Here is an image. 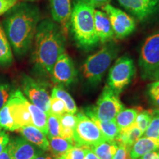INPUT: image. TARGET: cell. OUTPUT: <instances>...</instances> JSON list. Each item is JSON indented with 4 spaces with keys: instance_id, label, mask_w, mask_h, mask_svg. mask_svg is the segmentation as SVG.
Wrapping results in <instances>:
<instances>
[{
    "instance_id": "cell-1",
    "label": "cell",
    "mask_w": 159,
    "mask_h": 159,
    "mask_svg": "<svg viewBox=\"0 0 159 159\" xmlns=\"http://www.w3.org/2000/svg\"><path fill=\"white\" fill-rule=\"evenodd\" d=\"M2 26L13 52L17 56H24L33 43L41 12L35 4L19 2L5 13Z\"/></svg>"
},
{
    "instance_id": "cell-2",
    "label": "cell",
    "mask_w": 159,
    "mask_h": 159,
    "mask_svg": "<svg viewBox=\"0 0 159 159\" xmlns=\"http://www.w3.org/2000/svg\"><path fill=\"white\" fill-rule=\"evenodd\" d=\"M66 40V35L53 20L46 19L40 21L32 54L35 72L41 76H51L55 62L65 52Z\"/></svg>"
},
{
    "instance_id": "cell-3",
    "label": "cell",
    "mask_w": 159,
    "mask_h": 159,
    "mask_svg": "<svg viewBox=\"0 0 159 159\" xmlns=\"http://www.w3.org/2000/svg\"><path fill=\"white\" fill-rule=\"evenodd\" d=\"M94 7L82 2H75L72 7L70 28L80 49L89 51L99 44L94 26Z\"/></svg>"
},
{
    "instance_id": "cell-4",
    "label": "cell",
    "mask_w": 159,
    "mask_h": 159,
    "mask_svg": "<svg viewBox=\"0 0 159 159\" xmlns=\"http://www.w3.org/2000/svg\"><path fill=\"white\" fill-rule=\"evenodd\" d=\"M118 52V45L112 41L85 59L81 71L89 84L96 86L101 82L106 71L117 57Z\"/></svg>"
},
{
    "instance_id": "cell-5",
    "label": "cell",
    "mask_w": 159,
    "mask_h": 159,
    "mask_svg": "<svg viewBox=\"0 0 159 159\" xmlns=\"http://www.w3.org/2000/svg\"><path fill=\"white\" fill-rule=\"evenodd\" d=\"M139 65L142 79L159 80V30L145 39L141 48Z\"/></svg>"
},
{
    "instance_id": "cell-6",
    "label": "cell",
    "mask_w": 159,
    "mask_h": 159,
    "mask_svg": "<svg viewBox=\"0 0 159 159\" xmlns=\"http://www.w3.org/2000/svg\"><path fill=\"white\" fill-rule=\"evenodd\" d=\"M124 109V105L114 91L105 85L95 106H89L83 110L101 121H114L116 115Z\"/></svg>"
},
{
    "instance_id": "cell-7",
    "label": "cell",
    "mask_w": 159,
    "mask_h": 159,
    "mask_svg": "<svg viewBox=\"0 0 159 159\" xmlns=\"http://www.w3.org/2000/svg\"><path fill=\"white\" fill-rule=\"evenodd\" d=\"M135 72L134 60L128 55H123L116 60L109 70L107 85L119 95L132 81Z\"/></svg>"
},
{
    "instance_id": "cell-8",
    "label": "cell",
    "mask_w": 159,
    "mask_h": 159,
    "mask_svg": "<svg viewBox=\"0 0 159 159\" xmlns=\"http://www.w3.org/2000/svg\"><path fill=\"white\" fill-rule=\"evenodd\" d=\"M77 122L74 130L75 144L91 148L99 143L108 140L101 132L96 124L82 111L77 112Z\"/></svg>"
},
{
    "instance_id": "cell-9",
    "label": "cell",
    "mask_w": 159,
    "mask_h": 159,
    "mask_svg": "<svg viewBox=\"0 0 159 159\" xmlns=\"http://www.w3.org/2000/svg\"><path fill=\"white\" fill-rule=\"evenodd\" d=\"M21 83L24 94L30 102L41 109L47 115L48 114L50 107V96L47 84L25 74L21 77Z\"/></svg>"
},
{
    "instance_id": "cell-10",
    "label": "cell",
    "mask_w": 159,
    "mask_h": 159,
    "mask_svg": "<svg viewBox=\"0 0 159 159\" xmlns=\"http://www.w3.org/2000/svg\"><path fill=\"white\" fill-rule=\"evenodd\" d=\"M110 20L114 36L117 39H123L134 33L136 30L135 19L122 10L110 4L102 7Z\"/></svg>"
},
{
    "instance_id": "cell-11",
    "label": "cell",
    "mask_w": 159,
    "mask_h": 159,
    "mask_svg": "<svg viewBox=\"0 0 159 159\" xmlns=\"http://www.w3.org/2000/svg\"><path fill=\"white\" fill-rule=\"evenodd\" d=\"M27 99L20 90L13 91L11 95L7 105H8L10 114L18 130L22 127L33 125L31 114L27 105Z\"/></svg>"
},
{
    "instance_id": "cell-12",
    "label": "cell",
    "mask_w": 159,
    "mask_h": 159,
    "mask_svg": "<svg viewBox=\"0 0 159 159\" xmlns=\"http://www.w3.org/2000/svg\"><path fill=\"white\" fill-rule=\"evenodd\" d=\"M77 70L70 56L65 52L60 55L52 71V80L57 85L68 86L77 79Z\"/></svg>"
},
{
    "instance_id": "cell-13",
    "label": "cell",
    "mask_w": 159,
    "mask_h": 159,
    "mask_svg": "<svg viewBox=\"0 0 159 159\" xmlns=\"http://www.w3.org/2000/svg\"><path fill=\"white\" fill-rule=\"evenodd\" d=\"M122 7L142 21L159 12V0H117Z\"/></svg>"
},
{
    "instance_id": "cell-14",
    "label": "cell",
    "mask_w": 159,
    "mask_h": 159,
    "mask_svg": "<svg viewBox=\"0 0 159 159\" xmlns=\"http://www.w3.org/2000/svg\"><path fill=\"white\" fill-rule=\"evenodd\" d=\"M52 20L61 27L67 35L70 28L72 13V0H49Z\"/></svg>"
},
{
    "instance_id": "cell-15",
    "label": "cell",
    "mask_w": 159,
    "mask_h": 159,
    "mask_svg": "<svg viewBox=\"0 0 159 159\" xmlns=\"http://www.w3.org/2000/svg\"><path fill=\"white\" fill-rule=\"evenodd\" d=\"M11 159H35L43 150L33 144L24 137L12 139L7 144Z\"/></svg>"
},
{
    "instance_id": "cell-16",
    "label": "cell",
    "mask_w": 159,
    "mask_h": 159,
    "mask_svg": "<svg viewBox=\"0 0 159 159\" xmlns=\"http://www.w3.org/2000/svg\"><path fill=\"white\" fill-rule=\"evenodd\" d=\"M94 26L99 43L105 44L113 41L114 33L105 12L94 9Z\"/></svg>"
},
{
    "instance_id": "cell-17",
    "label": "cell",
    "mask_w": 159,
    "mask_h": 159,
    "mask_svg": "<svg viewBox=\"0 0 159 159\" xmlns=\"http://www.w3.org/2000/svg\"><path fill=\"white\" fill-rule=\"evenodd\" d=\"M159 150V139L143 137L140 138L129 150L130 159H138L148 152Z\"/></svg>"
},
{
    "instance_id": "cell-18",
    "label": "cell",
    "mask_w": 159,
    "mask_h": 159,
    "mask_svg": "<svg viewBox=\"0 0 159 159\" xmlns=\"http://www.w3.org/2000/svg\"><path fill=\"white\" fill-rule=\"evenodd\" d=\"M21 134L28 142L35 145L43 151H49V141L46 135L33 125L22 127L19 130Z\"/></svg>"
},
{
    "instance_id": "cell-19",
    "label": "cell",
    "mask_w": 159,
    "mask_h": 159,
    "mask_svg": "<svg viewBox=\"0 0 159 159\" xmlns=\"http://www.w3.org/2000/svg\"><path fill=\"white\" fill-rule=\"evenodd\" d=\"M143 133L138 127L135 125H132L128 128L121 130L120 132L115 141L118 144H124L130 150L131 147L142 137Z\"/></svg>"
},
{
    "instance_id": "cell-20",
    "label": "cell",
    "mask_w": 159,
    "mask_h": 159,
    "mask_svg": "<svg viewBox=\"0 0 159 159\" xmlns=\"http://www.w3.org/2000/svg\"><path fill=\"white\" fill-rule=\"evenodd\" d=\"M13 62L12 47L4 30L0 23V67L11 66Z\"/></svg>"
},
{
    "instance_id": "cell-21",
    "label": "cell",
    "mask_w": 159,
    "mask_h": 159,
    "mask_svg": "<svg viewBox=\"0 0 159 159\" xmlns=\"http://www.w3.org/2000/svg\"><path fill=\"white\" fill-rule=\"evenodd\" d=\"M75 145V141L69 140L61 137H55L49 139V151L51 152L52 156L55 159H57Z\"/></svg>"
},
{
    "instance_id": "cell-22",
    "label": "cell",
    "mask_w": 159,
    "mask_h": 159,
    "mask_svg": "<svg viewBox=\"0 0 159 159\" xmlns=\"http://www.w3.org/2000/svg\"><path fill=\"white\" fill-rule=\"evenodd\" d=\"M118 147L119 144L115 140H105L90 149L99 159H112Z\"/></svg>"
},
{
    "instance_id": "cell-23",
    "label": "cell",
    "mask_w": 159,
    "mask_h": 159,
    "mask_svg": "<svg viewBox=\"0 0 159 159\" xmlns=\"http://www.w3.org/2000/svg\"><path fill=\"white\" fill-rule=\"evenodd\" d=\"M89 119L94 122L98 127L101 132L108 140H115L118 136L120 130L114 121H101L95 117L94 115L90 114H85Z\"/></svg>"
},
{
    "instance_id": "cell-24",
    "label": "cell",
    "mask_w": 159,
    "mask_h": 159,
    "mask_svg": "<svg viewBox=\"0 0 159 159\" xmlns=\"http://www.w3.org/2000/svg\"><path fill=\"white\" fill-rule=\"evenodd\" d=\"M27 105L31 114L33 126L36 127L40 130L42 131L46 136H47V115L45 112L33 105V103L27 101Z\"/></svg>"
},
{
    "instance_id": "cell-25",
    "label": "cell",
    "mask_w": 159,
    "mask_h": 159,
    "mask_svg": "<svg viewBox=\"0 0 159 159\" xmlns=\"http://www.w3.org/2000/svg\"><path fill=\"white\" fill-rule=\"evenodd\" d=\"M51 95L57 97V98L61 99L64 102L66 113L71 114H75L77 112V105L74 99L71 97V95L69 94V92H67L65 90L63 85H55L52 91Z\"/></svg>"
},
{
    "instance_id": "cell-26",
    "label": "cell",
    "mask_w": 159,
    "mask_h": 159,
    "mask_svg": "<svg viewBox=\"0 0 159 159\" xmlns=\"http://www.w3.org/2000/svg\"><path fill=\"white\" fill-rule=\"evenodd\" d=\"M137 114H138L137 108L123 109L116 115L114 122H116L119 130H123L134 124Z\"/></svg>"
},
{
    "instance_id": "cell-27",
    "label": "cell",
    "mask_w": 159,
    "mask_h": 159,
    "mask_svg": "<svg viewBox=\"0 0 159 159\" xmlns=\"http://www.w3.org/2000/svg\"><path fill=\"white\" fill-rule=\"evenodd\" d=\"M137 110L138 114L135 121V125L142 130L143 134H144L153 117L154 110H144L140 107L137 108Z\"/></svg>"
},
{
    "instance_id": "cell-28",
    "label": "cell",
    "mask_w": 159,
    "mask_h": 159,
    "mask_svg": "<svg viewBox=\"0 0 159 159\" xmlns=\"http://www.w3.org/2000/svg\"><path fill=\"white\" fill-rule=\"evenodd\" d=\"M0 127L6 130H18L17 126L11 116L8 105L7 104L0 110Z\"/></svg>"
},
{
    "instance_id": "cell-29",
    "label": "cell",
    "mask_w": 159,
    "mask_h": 159,
    "mask_svg": "<svg viewBox=\"0 0 159 159\" xmlns=\"http://www.w3.org/2000/svg\"><path fill=\"white\" fill-rule=\"evenodd\" d=\"M61 125L60 122L59 116L54 114H47V137L48 139L60 137L61 135Z\"/></svg>"
},
{
    "instance_id": "cell-30",
    "label": "cell",
    "mask_w": 159,
    "mask_h": 159,
    "mask_svg": "<svg viewBox=\"0 0 159 159\" xmlns=\"http://www.w3.org/2000/svg\"><path fill=\"white\" fill-rule=\"evenodd\" d=\"M89 149L88 147L75 144L57 159H84Z\"/></svg>"
},
{
    "instance_id": "cell-31",
    "label": "cell",
    "mask_w": 159,
    "mask_h": 159,
    "mask_svg": "<svg viewBox=\"0 0 159 159\" xmlns=\"http://www.w3.org/2000/svg\"><path fill=\"white\" fill-rule=\"evenodd\" d=\"M144 133L145 137L159 139V110H154L153 117Z\"/></svg>"
},
{
    "instance_id": "cell-32",
    "label": "cell",
    "mask_w": 159,
    "mask_h": 159,
    "mask_svg": "<svg viewBox=\"0 0 159 159\" xmlns=\"http://www.w3.org/2000/svg\"><path fill=\"white\" fill-rule=\"evenodd\" d=\"M66 113V110L64 102L57 97L51 95L49 114H54L57 116H61Z\"/></svg>"
},
{
    "instance_id": "cell-33",
    "label": "cell",
    "mask_w": 159,
    "mask_h": 159,
    "mask_svg": "<svg viewBox=\"0 0 159 159\" xmlns=\"http://www.w3.org/2000/svg\"><path fill=\"white\" fill-rule=\"evenodd\" d=\"M12 93L13 91L9 83L0 82V110L7 104Z\"/></svg>"
},
{
    "instance_id": "cell-34",
    "label": "cell",
    "mask_w": 159,
    "mask_h": 159,
    "mask_svg": "<svg viewBox=\"0 0 159 159\" xmlns=\"http://www.w3.org/2000/svg\"><path fill=\"white\" fill-rule=\"evenodd\" d=\"M59 119L61 127L75 130L77 122V115L66 113V114H63L62 116H59Z\"/></svg>"
},
{
    "instance_id": "cell-35",
    "label": "cell",
    "mask_w": 159,
    "mask_h": 159,
    "mask_svg": "<svg viewBox=\"0 0 159 159\" xmlns=\"http://www.w3.org/2000/svg\"><path fill=\"white\" fill-rule=\"evenodd\" d=\"M18 3L19 0H0V16L7 13Z\"/></svg>"
},
{
    "instance_id": "cell-36",
    "label": "cell",
    "mask_w": 159,
    "mask_h": 159,
    "mask_svg": "<svg viewBox=\"0 0 159 159\" xmlns=\"http://www.w3.org/2000/svg\"><path fill=\"white\" fill-rule=\"evenodd\" d=\"M112 159H130L129 157V150L125 145L119 144Z\"/></svg>"
},
{
    "instance_id": "cell-37",
    "label": "cell",
    "mask_w": 159,
    "mask_h": 159,
    "mask_svg": "<svg viewBox=\"0 0 159 159\" xmlns=\"http://www.w3.org/2000/svg\"><path fill=\"white\" fill-rule=\"evenodd\" d=\"M149 96L152 102L159 98V80L154 81L149 85Z\"/></svg>"
},
{
    "instance_id": "cell-38",
    "label": "cell",
    "mask_w": 159,
    "mask_h": 159,
    "mask_svg": "<svg viewBox=\"0 0 159 159\" xmlns=\"http://www.w3.org/2000/svg\"><path fill=\"white\" fill-rule=\"evenodd\" d=\"M75 2H82L85 4L92 6L95 7H102L105 5H108L111 2V0H75Z\"/></svg>"
},
{
    "instance_id": "cell-39",
    "label": "cell",
    "mask_w": 159,
    "mask_h": 159,
    "mask_svg": "<svg viewBox=\"0 0 159 159\" xmlns=\"http://www.w3.org/2000/svg\"><path fill=\"white\" fill-rule=\"evenodd\" d=\"M9 142V135L6 134L5 131L2 130L1 132H0V154H1L4 151V150L7 148Z\"/></svg>"
},
{
    "instance_id": "cell-40",
    "label": "cell",
    "mask_w": 159,
    "mask_h": 159,
    "mask_svg": "<svg viewBox=\"0 0 159 159\" xmlns=\"http://www.w3.org/2000/svg\"><path fill=\"white\" fill-rule=\"evenodd\" d=\"M0 159H11V155H10L8 148H6L0 154Z\"/></svg>"
},
{
    "instance_id": "cell-41",
    "label": "cell",
    "mask_w": 159,
    "mask_h": 159,
    "mask_svg": "<svg viewBox=\"0 0 159 159\" xmlns=\"http://www.w3.org/2000/svg\"><path fill=\"white\" fill-rule=\"evenodd\" d=\"M84 159H99V158L94 153V152H92V150L89 148V150H87L86 155H85Z\"/></svg>"
},
{
    "instance_id": "cell-42",
    "label": "cell",
    "mask_w": 159,
    "mask_h": 159,
    "mask_svg": "<svg viewBox=\"0 0 159 159\" xmlns=\"http://www.w3.org/2000/svg\"><path fill=\"white\" fill-rule=\"evenodd\" d=\"M35 159H55L54 157H53L52 155H48L47 153H44V152H42Z\"/></svg>"
},
{
    "instance_id": "cell-43",
    "label": "cell",
    "mask_w": 159,
    "mask_h": 159,
    "mask_svg": "<svg viewBox=\"0 0 159 159\" xmlns=\"http://www.w3.org/2000/svg\"><path fill=\"white\" fill-rule=\"evenodd\" d=\"M153 102H154V104L156 105V106L159 107V98H158L157 99H156V100H154V101H153Z\"/></svg>"
},
{
    "instance_id": "cell-44",
    "label": "cell",
    "mask_w": 159,
    "mask_h": 159,
    "mask_svg": "<svg viewBox=\"0 0 159 159\" xmlns=\"http://www.w3.org/2000/svg\"><path fill=\"white\" fill-rule=\"evenodd\" d=\"M152 159H159V152H157V151H156V155H155L154 158Z\"/></svg>"
},
{
    "instance_id": "cell-45",
    "label": "cell",
    "mask_w": 159,
    "mask_h": 159,
    "mask_svg": "<svg viewBox=\"0 0 159 159\" xmlns=\"http://www.w3.org/2000/svg\"><path fill=\"white\" fill-rule=\"evenodd\" d=\"M25 2H32L37 1V0H24Z\"/></svg>"
},
{
    "instance_id": "cell-46",
    "label": "cell",
    "mask_w": 159,
    "mask_h": 159,
    "mask_svg": "<svg viewBox=\"0 0 159 159\" xmlns=\"http://www.w3.org/2000/svg\"><path fill=\"white\" fill-rule=\"evenodd\" d=\"M1 131H2V128H1V127H0V132H1Z\"/></svg>"
}]
</instances>
